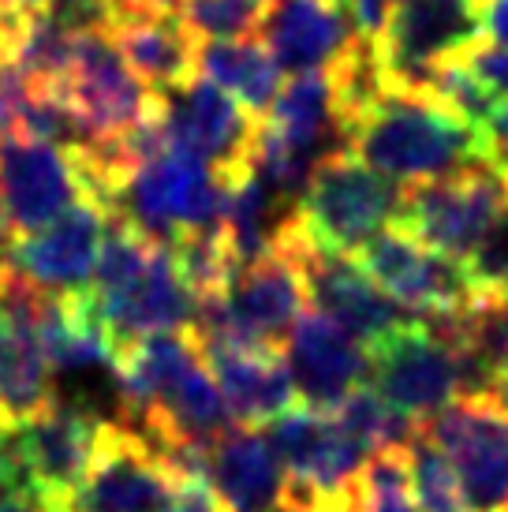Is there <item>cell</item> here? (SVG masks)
Wrapping results in <instances>:
<instances>
[{
	"instance_id": "14",
	"label": "cell",
	"mask_w": 508,
	"mask_h": 512,
	"mask_svg": "<svg viewBox=\"0 0 508 512\" xmlns=\"http://www.w3.org/2000/svg\"><path fill=\"white\" fill-rule=\"evenodd\" d=\"M258 116L225 94L210 79H191L180 90L165 94V131L169 143L184 146L217 172H232L251 165Z\"/></svg>"
},
{
	"instance_id": "6",
	"label": "cell",
	"mask_w": 508,
	"mask_h": 512,
	"mask_svg": "<svg viewBox=\"0 0 508 512\" xmlns=\"http://www.w3.org/2000/svg\"><path fill=\"white\" fill-rule=\"evenodd\" d=\"M426 438L452 460L467 512H508V404L497 393L449 400L423 419Z\"/></svg>"
},
{
	"instance_id": "36",
	"label": "cell",
	"mask_w": 508,
	"mask_h": 512,
	"mask_svg": "<svg viewBox=\"0 0 508 512\" xmlns=\"http://www.w3.org/2000/svg\"><path fill=\"white\" fill-rule=\"evenodd\" d=\"M494 393H497V397H501V400H505V404H508V370H505V374H501V382H497V389H494Z\"/></svg>"
},
{
	"instance_id": "23",
	"label": "cell",
	"mask_w": 508,
	"mask_h": 512,
	"mask_svg": "<svg viewBox=\"0 0 508 512\" xmlns=\"http://www.w3.org/2000/svg\"><path fill=\"white\" fill-rule=\"evenodd\" d=\"M38 337H42L45 359L53 374H71V370L113 367V352L101 333L98 318L90 314L83 292L75 296H49L38 299Z\"/></svg>"
},
{
	"instance_id": "37",
	"label": "cell",
	"mask_w": 508,
	"mask_h": 512,
	"mask_svg": "<svg viewBox=\"0 0 508 512\" xmlns=\"http://www.w3.org/2000/svg\"><path fill=\"white\" fill-rule=\"evenodd\" d=\"M340 4H348V0H340Z\"/></svg>"
},
{
	"instance_id": "15",
	"label": "cell",
	"mask_w": 508,
	"mask_h": 512,
	"mask_svg": "<svg viewBox=\"0 0 508 512\" xmlns=\"http://www.w3.org/2000/svg\"><path fill=\"white\" fill-rule=\"evenodd\" d=\"M284 359L299 404L314 412H337L340 400L370 378V352H363V341H355L348 329L318 307L299 314L284 341Z\"/></svg>"
},
{
	"instance_id": "31",
	"label": "cell",
	"mask_w": 508,
	"mask_h": 512,
	"mask_svg": "<svg viewBox=\"0 0 508 512\" xmlns=\"http://www.w3.org/2000/svg\"><path fill=\"white\" fill-rule=\"evenodd\" d=\"M45 12H57L75 23H94V19H109V0H34Z\"/></svg>"
},
{
	"instance_id": "13",
	"label": "cell",
	"mask_w": 508,
	"mask_h": 512,
	"mask_svg": "<svg viewBox=\"0 0 508 512\" xmlns=\"http://www.w3.org/2000/svg\"><path fill=\"white\" fill-rule=\"evenodd\" d=\"M38 288L0 277V423L15 427L53 404V367L38 337Z\"/></svg>"
},
{
	"instance_id": "19",
	"label": "cell",
	"mask_w": 508,
	"mask_h": 512,
	"mask_svg": "<svg viewBox=\"0 0 508 512\" xmlns=\"http://www.w3.org/2000/svg\"><path fill=\"white\" fill-rule=\"evenodd\" d=\"M206 363L228 400V412L236 423L262 427L273 423L281 412L299 404L288 363L281 348H262V344L240 341H206L202 344Z\"/></svg>"
},
{
	"instance_id": "22",
	"label": "cell",
	"mask_w": 508,
	"mask_h": 512,
	"mask_svg": "<svg viewBox=\"0 0 508 512\" xmlns=\"http://www.w3.org/2000/svg\"><path fill=\"white\" fill-rule=\"evenodd\" d=\"M198 79H210L225 94L240 101L243 109H251L258 120L273 109V101L281 94V64L269 53L262 38H221V42H198L195 49Z\"/></svg>"
},
{
	"instance_id": "29",
	"label": "cell",
	"mask_w": 508,
	"mask_h": 512,
	"mask_svg": "<svg viewBox=\"0 0 508 512\" xmlns=\"http://www.w3.org/2000/svg\"><path fill=\"white\" fill-rule=\"evenodd\" d=\"M460 60L479 75L482 86H486L494 98L508 101V49H501V45H494V42H482L479 38V42L467 45L464 53H460Z\"/></svg>"
},
{
	"instance_id": "28",
	"label": "cell",
	"mask_w": 508,
	"mask_h": 512,
	"mask_svg": "<svg viewBox=\"0 0 508 512\" xmlns=\"http://www.w3.org/2000/svg\"><path fill=\"white\" fill-rule=\"evenodd\" d=\"M464 266L475 292H508V210L490 225Z\"/></svg>"
},
{
	"instance_id": "27",
	"label": "cell",
	"mask_w": 508,
	"mask_h": 512,
	"mask_svg": "<svg viewBox=\"0 0 508 512\" xmlns=\"http://www.w3.org/2000/svg\"><path fill=\"white\" fill-rule=\"evenodd\" d=\"M176 15L195 34V42L247 38L262 27L266 0H180Z\"/></svg>"
},
{
	"instance_id": "24",
	"label": "cell",
	"mask_w": 508,
	"mask_h": 512,
	"mask_svg": "<svg viewBox=\"0 0 508 512\" xmlns=\"http://www.w3.org/2000/svg\"><path fill=\"white\" fill-rule=\"evenodd\" d=\"M329 415H337L340 427L352 430L359 441H367L374 453L378 449H408L411 438L423 427L419 419H411L400 408H393L389 400L381 397V393H374V389H367V385L352 389L348 397L340 400L337 412Z\"/></svg>"
},
{
	"instance_id": "1",
	"label": "cell",
	"mask_w": 508,
	"mask_h": 512,
	"mask_svg": "<svg viewBox=\"0 0 508 512\" xmlns=\"http://www.w3.org/2000/svg\"><path fill=\"white\" fill-rule=\"evenodd\" d=\"M348 150L385 180L411 187L490 157V139L430 90L385 86L381 98L348 128Z\"/></svg>"
},
{
	"instance_id": "30",
	"label": "cell",
	"mask_w": 508,
	"mask_h": 512,
	"mask_svg": "<svg viewBox=\"0 0 508 512\" xmlns=\"http://www.w3.org/2000/svg\"><path fill=\"white\" fill-rule=\"evenodd\" d=\"M165 512H225L221 509V498H217V490L210 486V479H180L176 486V494H172L169 509Z\"/></svg>"
},
{
	"instance_id": "5",
	"label": "cell",
	"mask_w": 508,
	"mask_h": 512,
	"mask_svg": "<svg viewBox=\"0 0 508 512\" xmlns=\"http://www.w3.org/2000/svg\"><path fill=\"white\" fill-rule=\"evenodd\" d=\"M98 195L79 146L12 135L0 139V225L12 240L53 225L71 206Z\"/></svg>"
},
{
	"instance_id": "16",
	"label": "cell",
	"mask_w": 508,
	"mask_h": 512,
	"mask_svg": "<svg viewBox=\"0 0 508 512\" xmlns=\"http://www.w3.org/2000/svg\"><path fill=\"white\" fill-rule=\"evenodd\" d=\"M262 42L281 72H333L363 34L340 0H266Z\"/></svg>"
},
{
	"instance_id": "35",
	"label": "cell",
	"mask_w": 508,
	"mask_h": 512,
	"mask_svg": "<svg viewBox=\"0 0 508 512\" xmlns=\"http://www.w3.org/2000/svg\"><path fill=\"white\" fill-rule=\"evenodd\" d=\"M0 512H49L38 498H0Z\"/></svg>"
},
{
	"instance_id": "3",
	"label": "cell",
	"mask_w": 508,
	"mask_h": 512,
	"mask_svg": "<svg viewBox=\"0 0 508 512\" xmlns=\"http://www.w3.org/2000/svg\"><path fill=\"white\" fill-rule=\"evenodd\" d=\"M404 187L367 169L344 146L318 161L311 184L296 202V225L303 240L325 255H355L363 243L396 217Z\"/></svg>"
},
{
	"instance_id": "26",
	"label": "cell",
	"mask_w": 508,
	"mask_h": 512,
	"mask_svg": "<svg viewBox=\"0 0 508 512\" xmlns=\"http://www.w3.org/2000/svg\"><path fill=\"white\" fill-rule=\"evenodd\" d=\"M408 471L415 501H419L423 512H467L464 490H460L452 460L426 438L423 427H419V434L408 445Z\"/></svg>"
},
{
	"instance_id": "33",
	"label": "cell",
	"mask_w": 508,
	"mask_h": 512,
	"mask_svg": "<svg viewBox=\"0 0 508 512\" xmlns=\"http://www.w3.org/2000/svg\"><path fill=\"white\" fill-rule=\"evenodd\" d=\"M180 0H109V15H172Z\"/></svg>"
},
{
	"instance_id": "10",
	"label": "cell",
	"mask_w": 508,
	"mask_h": 512,
	"mask_svg": "<svg viewBox=\"0 0 508 512\" xmlns=\"http://www.w3.org/2000/svg\"><path fill=\"white\" fill-rule=\"evenodd\" d=\"M180 475L154 441L127 423L105 419L98 453L86 468L68 512H165Z\"/></svg>"
},
{
	"instance_id": "38",
	"label": "cell",
	"mask_w": 508,
	"mask_h": 512,
	"mask_svg": "<svg viewBox=\"0 0 508 512\" xmlns=\"http://www.w3.org/2000/svg\"><path fill=\"white\" fill-rule=\"evenodd\" d=\"M0 430H4V423H0Z\"/></svg>"
},
{
	"instance_id": "7",
	"label": "cell",
	"mask_w": 508,
	"mask_h": 512,
	"mask_svg": "<svg viewBox=\"0 0 508 512\" xmlns=\"http://www.w3.org/2000/svg\"><path fill=\"white\" fill-rule=\"evenodd\" d=\"M482 38L479 0H396L374 38L385 86L426 90L434 68Z\"/></svg>"
},
{
	"instance_id": "11",
	"label": "cell",
	"mask_w": 508,
	"mask_h": 512,
	"mask_svg": "<svg viewBox=\"0 0 508 512\" xmlns=\"http://www.w3.org/2000/svg\"><path fill=\"white\" fill-rule=\"evenodd\" d=\"M355 255L370 281L411 314H452L475 299V285L460 258L441 255L396 225L374 232Z\"/></svg>"
},
{
	"instance_id": "20",
	"label": "cell",
	"mask_w": 508,
	"mask_h": 512,
	"mask_svg": "<svg viewBox=\"0 0 508 512\" xmlns=\"http://www.w3.org/2000/svg\"><path fill=\"white\" fill-rule=\"evenodd\" d=\"M109 34H113L120 57L127 68L139 75L157 94L180 90L198 75L195 68V34L180 23V15H109Z\"/></svg>"
},
{
	"instance_id": "18",
	"label": "cell",
	"mask_w": 508,
	"mask_h": 512,
	"mask_svg": "<svg viewBox=\"0 0 508 512\" xmlns=\"http://www.w3.org/2000/svg\"><path fill=\"white\" fill-rule=\"evenodd\" d=\"M210 486L225 512H281L288 505V471L262 427H236L210 449Z\"/></svg>"
},
{
	"instance_id": "17",
	"label": "cell",
	"mask_w": 508,
	"mask_h": 512,
	"mask_svg": "<svg viewBox=\"0 0 508 512\" xmlns=\"http://www.w3.org/2000/svg\"><path fill=\"white\" fill-rule=\"evenodd\" d=\"M303 270L318 311L340 322L355 341L378 344L411 318V311H404L393 296H385L370 281V273L355 262V255H325L311 247L303 258Z\"/></svg>"
},
{
	"instance_id": "25",
	"label": "cell",
	"mask_w": 508,
	"mask_h": 512,
	"mask_svg": "<svg viewBox=\"0 0 508 512\" xmlns=\"http://www.w3.org/2000/svg\"><path fill=\"white\" fill-rule=\"evenodd\" d=\"M352 512H423L411 490L408 449H378L359 471Z\"/></svg>"
},
{
	"instance_id": "12",
	"label": "cell",
	"mask_w": 508,
	"mask_h": 512,
	"mask_svg": "<svg viewBox=\"0 0 508 512\" xmlns=\"http://www.w3.org/2000/svg\"><path fill=\"white\" fill-rule=\"evenodd\" d=\"M109 217H113V206L90 195L53 225L15 240L8 251V273L49 296L86 292L109 232Z\"/></svg>"
},
{
	"instance_id": "8",
	"label": "cell",
	"mask_w": 508,
	"mask_h": 512,
	"mask_svg": "<svg viewBox=\"0 0 508 512\" xmlns=\"http://www.w3.org/2000/svg\"><path fill=\"white\" fill-rule=\"evenodd\" d=\"M370 389L423 423L460 397L456 341L434 322L411 314L389 337L370 344Z\"/></svg>"
},
{
	"instance_id": "4",
	"label": "cell",
	"mask_w": 508,
	"mask_h": 512,
	"mask_svg": "<svg viewBox=\"0 0 508 512\" xmlns=\"http://www.w3.org/2000/svg\"><path fill=\"white\" fill-rule=\"evenodd\" d=\"M505 210L508 169L494 157H479L449 176L404 187L393 221L426 247L467 262V255L479 247V240Z\"/></svg>"
},
{
	"instance_id": "21",
	"label": "cell",
	"mask_w": 508,
	"mask_h": 512,
	"mask_svg": "<svg viewBox=\"0 0 508 512\" xmlns=\"http://www.w3.org/2000/svg\"><path fill=\"white\" fill-rule=\"evenodd\" d=\"M277 139L296 146L303 154H314L318 161L333 150H344V124L337 109V86L329 72H303L292 75L281 86L273 109L262 116Z\"/></svg>"
},
{
	"instance_id": "32",
	"label": "cell",
	"mask_w": 508,
	"mask_h": 512,
	"mask_svg": "<svg viewBox=\"0 0 508 512\" xmlns=\"http://www.w3.org/2000/svg\"><path fill=\"white\" fill-rule=\"evenodd\" d=\"M482 38L508 49V0H479Z\"/></svg>"
},
{
	"instance_id": "34",
	"label": "cell",
	"mask_w": 508,
	"mask_h": 512,
	"mask_svg": "<svg viewBox=\"0 0 508 512\" xmlns=\"http://www.w3.org/2000/svg\"><path fill=\"white\" fill-rule=\"evenodd\" d=\"M27 12H38V4L34 0H0V27L4 23H12V19H19V15Z\"/></svg>"
},
{
	"instance_id": "9",
	"label": "cell",
	"mask_w": 508,
	"mask_h": 512,
	"mask_svg": "<svg viewBox=\"0 0 508 512\" xmlns=\"http://www.w3.org/2000/svg\"><path fill=\"white\" fill-rule=\"evenodd\" d=\"M101 423L105 419H98L79 404L53 400L38 415H30L15 427H4L19 464L27 471L34 498L49 512L71 509V498H75L90 460L98 453Z\"/></svg>"
},
{
	"instance_id": "2",
	"label": "cell",
	"mask_w": 508,
	"mask_h": 512,
	"mask_svg": "<svg viewBox=\"0 0 508 512\" xmlns=\"http://www.w3.org/2000/svg\"><path fill=\"white\" fill-rule=\"evenodd\" d=\"M225 172L176 143L139 161L124 187L116 191L113 210L135 221L154 240H180L187 232L221 228L225 217Z\"/></svg>"
}]
</instances>
